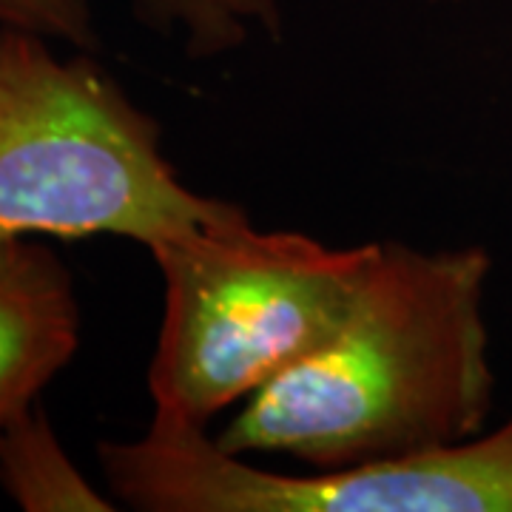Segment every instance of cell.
Instances as JSON below:
<instances>
[{
  "mask_svg": "<svg viewBox=\"0 0 512 512\" xmlns=\"http://www.w3.org/2000/svg\"><path fill=\"white\" fill-rule=\"evenodd\" d=\"M484 248L379 242L342 325L242 404L217 441L313 470L390 461L481 436L493 410Z\"/></svg>",
  "mask_w": 512,
  "mask_h": 512,
  "instance_id": "6da1fadb",
  "label": "cell"
},
{
  "mask_svg": "<svg viewBox=\"0 0 512 512\" xmlns=\"http://www.w3.org/2000/svg\"><path fill=\"white\" fill-rule=\"evenodd\" d=\"M163 319L148 365L151 421L200 427L248 402L342 325L379 242L333 248L299 231H259L245 208L148 248Z\"/></svg>",
  "mask_w": 512,
  "mask_h": 512,
  "instance_id": "7a4b0ae2",
  "label": "cell"
},
{
  "mask_svg": "<svg viewBox=\"0 0 512 512\" xmlns=\"http://www.w3.org/2000/svg\"><path fill=\"white\" fill-rule=\"evenodd\" d=\"M228 205L180 180L160 123L92 52L0 26V242L123 237L148 251Z\"/></svg>",
  "mask_w": 512,
  "mask_h": 512,
  "instance_id": "3957f363",
  "label": "cell"
},
{
  "mask_svg": "<svg viewBox=\"0 0 512 512\" xmlns=\"http://www.w3.org/2000/svg\"><path fill=\"white\" fill-rule=\"evenodd\" d=\"M97 458L111 498L137 512H512V419L419 456L299 476L160 421L140 439L100 441Z\"/></svg>",
  "mask_w": 512,
  "mask_h": 512,
  "instance_id": "277c9868",
  "label": "cell"
},
{
  "mask_svg": "<svg viewBox=\"0 0 512 512\" xmlns=\"http://www.w3.org/2000/svg\"><path fill=\"white\" fill-rule=\"evenodd\" d=\"M80 348L72 271L37 239L0 242V430L37 404Z\"/></svg>",
  "mask_w": 512,
  "mask_h": 512,
  "instance_id": "5b68a950",
  "label": "cell"
},
{
  "mask_svg": "<svg viewBox=\"0 0 512 512\" xmlns=\"http://www.w3.org/2000/svg\"><path fill=\"white\" fill-rule=\"evenodd\" d=\"M0 490L26 512H111L120 507L69 458L40 404L26 407L0 430Z\"/></svg>",
  "mask_w": 512,
  "mask_h": 512,
  "instance_id": "8992f818",
  "label": "cell"
},
{
  "mask_svg": "<svg viewBox=\"0 0 512 512\" xmlns=\"http://www.w3.org/2000/svg\"><path fill=\"white\" fill-rule=\"evenodd\" d=\"M131 12L151 32L177 40L194 60L279 40L285 26L282 0H131Z\"/></svg>",
  "mask_w": 512,
  "mask_h": 512,
  "instance_id": "52a82bcc",
  "label": "cell"
},
{
  "mask_svg": "<svg viewBox=\"0 0 512 512\" xmlns=\"http://www.w3.org/2000/svg\"><path fill=\"white\" fill-rule=\"evenodd\" d=\"M0 26L49 37L60 46L97 52V0H0Z\"/></svg>",
  "mask_w": 512,
  "mask_h": 512,
  "instance_id": "ba28073f",
  "label": "cell"
},
{
  "mask_svg": "<svg viewBox=\"0 0 512 512\" xmlns=\"http://www.w3.org/2000/svg\"><path fill=\"white\" fill-rule=\"evenodd\" d=\"M430 3H458V0H430Z\"/></svg>",
  "mask_w": 512,
  "mask_h": 512,
  "instance_id": "9c48e42d",
  "label": "cell"
}]
</instances>
